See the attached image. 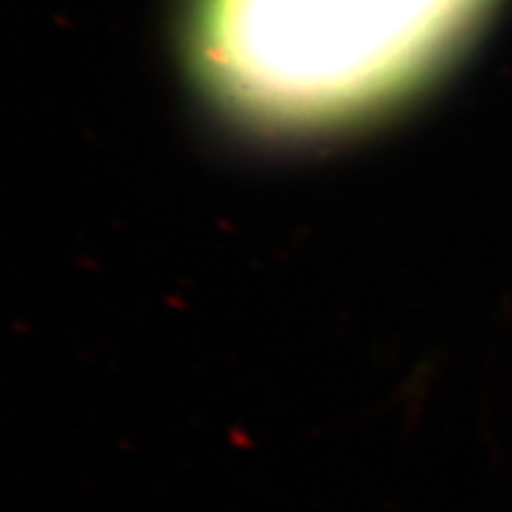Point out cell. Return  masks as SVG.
Masks as SVG:
<instances>
[{
    "mask_svg": "<svg viewBox=\"0 0 512 512\" xmlns=\"http://www.w3.org/2000/svg\"><path fill=\"white\" fill-rule=\"evenodd\" d=\"M482 0H195L192 57L230 112L273 128L342 124L408 93Z\"/></svg>",
    "mask_w": 512,
    "mask_h": 512,
    "instance_id": "cell-1",
    "label": "cell"
}]
</instances>
